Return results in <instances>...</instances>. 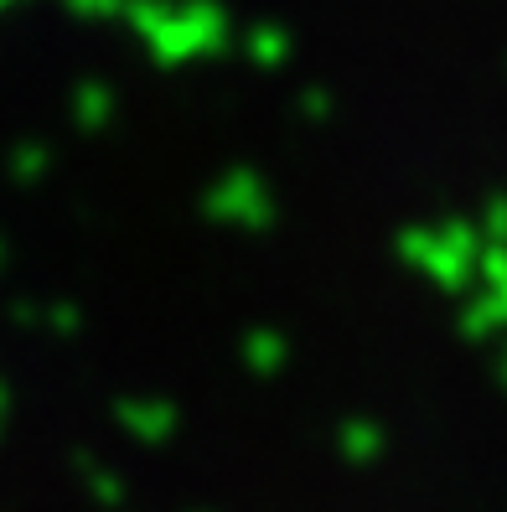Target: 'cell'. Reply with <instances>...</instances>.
Instances as JSON below:
<instances>
[]
</instances>
